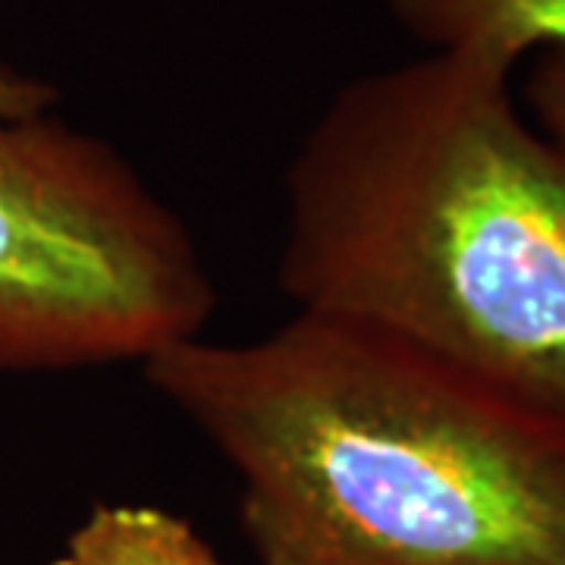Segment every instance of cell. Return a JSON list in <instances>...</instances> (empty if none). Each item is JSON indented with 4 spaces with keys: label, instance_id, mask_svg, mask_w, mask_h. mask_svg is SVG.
<instances>
[{
    "label": "cell",
    "instance_id": "obj_1",
    "mask_svg": "<svg viewBox=\"0 0 565 565\" xmlns=\"http://www.w3.org/2000/svg\"><path fill=\"white\" fill-rule=\"evenodd\" d=\"M145 381L236 468L262 565H565V408L478 367L296 311Z\"/></svg>",
    "mask_w": 565,
    "mask_h": 565
},
{
    "label": "cell",
    "instance_id": "obj_2",
    "mask_svg": "<svg viewBox=\"0 0 565 565\" xmlns=\"http://www.w3.org/2000/svg\"><path fill=\"white\" fill-rule=\"evenodd\" d=\"M512 73L424 51L343 85L286 170L277 277L565 408V154Z\"/></svg>",
    "mask_w": 565,
    "mask_h": 565
},
{
    "label": "cell",
    "instance_id": "obj_3",
    "mask_svg": "<svg viewBox=\"0 0 565 565\" xmlns=\"http://www.w3.org/2000/svg\"><path fill=\"white\" fill-rule=\"evenodd\" d=\"M214 308L189 226L110 141L0 114V374L145 364Z\"/></svg>",
    "mask_w": 565,
    "mask_h": 565
},
{
    "label": "cell",
    "instance_id": "obj_4",
    "mask_svg": "<svg viewBox=\"0 0 565 565\" xmlns=\"http://www.w3.org/2000/svg\"><path fill=\"white\" fill-rule=\"evenodd\" d=\"M424 51L478 54L515 70L522 57L565 51V0H386Z\"/></svg>",
    "mask_w": 565,
    "mask_h": 565
},
{
    "label": "cell",
    "instance_id": "obj_5",
    "mask_svg": "<svg viewBox=\"0 0 565 565\" xmlns=\"http://www.w3.org/2000/svg\"><path fill=\"white\" fill-rule=\"evenodd\" d=\"M44 565H223L185 519L158 505H95Z\"/></svg>",
    "mask_w": 565,
    "mask_h": 565
},
{
    "label": "cell",
    "instance_id": "obj_6",
    "mask_svg": "<svg viewBox=\"0 0 565 565\" xmlns=\"http://www.w3.org/2000/svg\"><path fill=\"white\" fill-rule=\"evenodd\" d=\"M534 126L565 154V51H541L525 85Z\"/></svg>",
    "mask_w": 565,
    "mask_h": 565
},
{
    "label": "cell",
    "instance_id": "obj_7",
    "mask_svg": "<svg viewBox=\"0 0 565 565\" xmlns=\"http://www.w3.org/2000/svg\"><path fill=\"white\" fill-rule=\"evenodd\" d=\"M57 92L47 82L0 66V114H41L51 110Z\"/></svg>",
    "mask_w": 565,
    "mask_h": 565
}]
</instances>
